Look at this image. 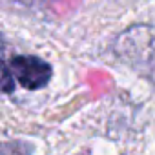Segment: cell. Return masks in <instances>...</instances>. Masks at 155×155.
Returning a JSON list of instances; mask_svg holds the SVG:
<instances>
[{"label": "cell", "mask_w": 155, "mask_h": 155, "mask_svg": "<svg viewBox=\"0 0 155 155\" xmlns=\"http://www.w3.org/2000/svg\"><path fill=\"white\" fill-rule=\"evenodd\" d=\"M11 73L24 90H42L49 84L53 69L44 58L35 55H17L9 60Z\"/></svg>", "instance_id": "1"}, {"label": "cell", "mask_w": 155, "mask_h": 155, "mask_svg": "<svg viewBox=\"0 0 155 155\" xmlns=\"http://www.w3.org/2000/svg\"><path fill=\"white\" fill-rule=\"evenodd\" d=\"M13 91H15V82L11 68H8L4 60H0V93H13Z\"/></svg>", "instance_id": "2"}]
</instances>
